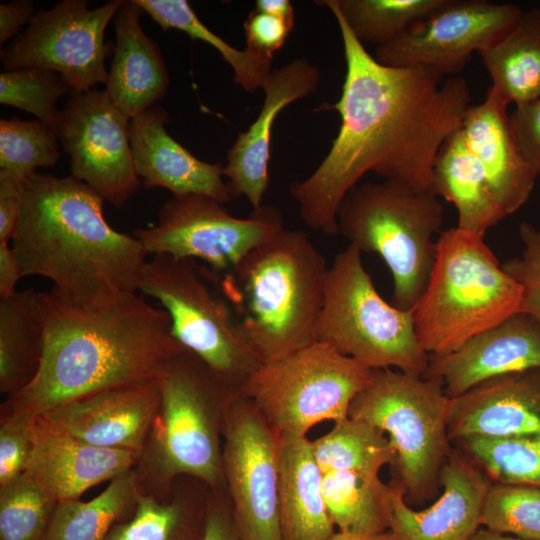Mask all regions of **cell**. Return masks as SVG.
Listing matches in <instances>:
<instances>
[{
  "instance_id": "6da1fadb",
  "label": "cell",
  "mask_w": 540,
  "mask_h": 540,
  "mask_svg": "<svg viewBox=\"0 0 540 540\" xmlns=\"http://www.w3.org/2000/svg\"><path fill=\"white\" fill-rule=\"evenodd\" d=\"M330 11L346 62L341 97L330 107L339 113L341 124L317 169L289 189L303 222L327 235L338 233L339 205L368 172L419 191L431 190L437 153L471 107V91L463 78L426 67L379 63L342 16Z\"/></svg>"
},
{
  "instance_id": "7a4b0ae2",
  "label": "cell",
  "mask_w": 540,
  "mask_h": 540,
  "mask_svg": "<svg viewBox=\"0 0 540 540\" xmlns=\"http://www.w3.org/2000/svg\"><path fill=\"white\" fill-rule=\"evenodd\" d=\"M45 337L40 369L8 396L0 414L44 413L107 388L156 379L164 364L186 350L171 320L137 293L91 303L41 293Z\"/></svg>"
},
{
  "instance_id": "3957f363",
  "label": "cell",
  "mask_w": 540,
  "mask_h": 540,
  "mask_svg": "<svg viewBox=\"0 0 540 540\" xmlns=\"http://www.w3.org/2000/svg\"><path fill=\"white\" fill-rule=\"evenodd\" d=\"M103 202L72 175H31L11 240L21 277L50 279L56 294L77 303L137 293L148 254L109 225Z\"/></svg>"
},
{
  "instance_id": "277c9868",
  "label": "cell",
  "mask_w": 540,
  "mask_h": 540,
  "mask_svg": "<svg viewBox=\"0 0 540 540\" xmlns=\"http://www.w3.org/2000/svg\"><path fill=\"white\" fill-rule=\"evenodd\" d=\"M327 271L306 233L284 227L226 272L221 294L261 364L316 342Z\"/></svg>"
},
{
  "instance_id": "5b68a950",
  "label": "cell",
  "mask_w": 540,
  "mask_h": 540,
  "mask_svg": "<svg viewBox=\"0 0 540 540\" xmlns=\"http://www.w3.org/2000/svg\"><path fill=\"white\" fill-rule=\"evenodd\" d=\"M158 380L160 402L133 468L137 491L165 499L182 476L225 489L222 418L236 389L188 350L171 357Z\"/></svg>"
},
{
  "instance_id": "8992f818",
  "label": "cell",
  "mask_w": 540,
  "mask_h": 540,
  "mask_svg": "<svg viewBox=\"0 0 540 540\" xmlns=\"http://www.w3.org/2000/svg\"><path fill=\"white\" fill-rule=\"evenodd\" d=\"M521 285L484 237L458 226L441 231L427 286L414 307L417 337L429 356L453 352L519 312Z\"/></svg>"
},
{
  "instance_id": "52a82bcc",
  "label": "cell",
  "mask_w": 540,
  "mask_h": 540,
  "mask_svg": "<svg viewBox=\"0 0 540 540\" xmlns=\"http://www.w3.org/2000/svg\"><path fill=\"white\" fill-rule=\"evenodd\" d=\"M444 208L431 190L400 182L357 184L337 210L338 233L361 253H376L393 279L392 304L412 310L429 281Z\"/></svg>"
},
{
  "instance_id": "ba28073f",
  "label": "cell",
  "mask_w": 540,
  "mask_h": 540,
  "mask_svg": "<svg viewBox=\"0 0 540 540\" xmlns=\"http://www.w3.org/2000/svg\"><path fill=\"white\" fill-rule=\"evenodd\" d=\"M448 407L439 379L395 369L375 370L350 405L349 417L368 422L389 439L394 485L409 505L428 500L441 487V470L453 449Z\"/></svg>"
},
{
  "instance_id": "9c48e42d",
  "label": "cell",
  "mask_w": 540,
  "mask_h": 540,
  "mask_svg": "<svg viewBox=\"0 0 540 540\" xmlns=\"http://www.w3.org/2000/svg\"><path fill=\"white\" fill-rule=\"evenodd\" d=\"M316 341L373 369L424 376L429 354L419 342L414 310L385 301L348 245L328 267Z\"/></svg>"
},
{
  "instance_id": "30bf717a",
  "label": "cell",
  "mask_w": 540,
  "mask_h": 540,
  "mask_svg": "<svg viewBox=\"0 0 540 540\" xmlns=\"http://www.w3.org/2000/svg\"><path fill=\"white\" fill-rule=\"evenodd\" d=\"M374 371L316 341L260 364L237 391L254 404L278 437L306 436L322 421L347 419L352 401Z\"/></svg>"
},
{
  "instance_id": "8fae6325",
  "label": "cell",
  "mask_w": 540,
  "mask_h": 540,
  "mask_svg": "<svg viewBox=\"0 0 540 540\" xmlns=\"http://www.w3.org/2000/svg\"><path fill=\"white\" fill-rule=\"evenodd\" d=\"M214 277L193 259L152 255L138 291L161 304L173 337L186 350L238 389L261 363L243 338L231 306L216 292Z\"/></svg>"
},
{
  "instance_id": "7c38bea8",
  "label": "cell",
  "mask_w": 540,
  "mask_h": 540,
  "mask_svg": "<svg viewBox=\"0 0 540 540\" xmlns=\"http://www.w3.org/2000/svg\"><path fill=\"white\" fill-rule=\"evenodd\" d=\"M283 228L281 213L272 206L237 218L216 199L187 194L173 196L159 210L157 224L132 235L148 255L201 259L219 273L232 270Z\"/></svg>"
},
{
  "instance_id": "4fadbf2b",
  "label": "cell",
  "mask_w": 540,
  "mask_h": 540,
  "mask_svg": "<svg viewBox=\"0 0 540 540\" xmlns=\"http://www.w3.org/2000/svg\"><path fill=\"white\" fill-rule=\"evenodd\" d=\"M222 455L233 519L243 540H282L278 437L237 390L222 418Z\"/></svg>"
},
{
  "instance_id": "5bb4252c",
  "label": "cell",
  "mask_w": 540,
  "mask_h": 540,
  "mask_svg": "<svg viewBox=\"0 0 540 540\" xmlns=\"http://www.w3.org/2000/svg\"><path fill=\"white\" fill-rule=\"evenodd\" d=\"M121 3L113 0L89 9L86 0H62L36 12L27 28L1 50L4 70H50L73 91L105 84V59L112 45L105 44L104 33Z\"/></svg>"
},
{
  "instance_id": "9a60e30c",
  "label": "cell",
  "mask_w": 540,
  "mask_h": 540,
  "mask_svg": "<svg viewBox=\"0 0 540 540\" xmlns=\"http://www.w3.org/2000/svg\"><path fill=\"white\" fill-rule=\"evenodd\" d=\"M130 120L95 88L73 91L59 110L55 131L70 157L71 175L116 208L140 186L132 157Z\"/></svg>"
},
{
  "instance_id": "2e32d148",
  "label": "cell",
  "mask_w": 540,
  "mask_h": 540,
  "mask_svg": "<svg viewBox=\"0 0 540 540\" xmlns=\"http://www.w3.org/2000/svg\"><path fill=\"white\" fill-rule=\"evenodd\" d=\"M523 10L510 3L447 0L391 41L376 48L375 59L390 67H426L455 76L471 56L505 37Z\"/></svg>"
},
{
  "instance_id": "e0dca14e",
  "label": "cell",
  "mask_w": 540,
  "mask_h": 540,
  "mask_svg": "<svg viewBox=\"0 0 540 540\" xmlns=\"http://www.w3.org/2000/svg\"><path fill=\"white\" fill-rule=\"evenodd\" d=\"M485 473L453 445L440 474V496L427 508L413 509L403 491L390 485L391 540H472L491 485Z\"/></svg>"
},
{
  "instance_id": "ac0fdd59",
  "label": "cell",
  "mask_w": 540,
  "mask_h": 540,
  "mask_svg": "<svg viewBox=\"0 0 540 540\" xmlns=\"http://www.w3.org/2000/svg\"><path fill=\"white\" fill-rule=\"evenodd\" d=\"M531 369H540V322L516 312L453 352L429 356L423 377L439 379L450 399L492 378Z\"/></svg>"
},
{
  "instance_id": "d6986e66",
  "label": "cell",
  "mask_w": 540,
  "mask_h": 540,
  "mask_svg": "<svg viewBox=\"0 0 540 540\" xmlns=\"http://www.w3.org/2000/svg\"><path fill=\"white\" fill-rule=\"evenodd\" d=\"M159 402L156 378L100 390L41 414L89 444L139 454Z\"/></svg>"
},
{
  "instance_id": "ffe728a7",
  "label": "cell",
  "mask_w": 540,
  "mask_h": 540,
  "mask_svg": "<svg viewBox=\"0 0 540 540\" xmlns=\"http://www.w3.org/2000/svg\"><path fill=\"white\" fill-rule=\"evenodd\" d=\"M319 81V68L306 58H297L271 71L263 86L265 97L259 115L238 135L227 153L223 175L232 198L246 197L253 210L262 206L270 183L274 121L286 106L315 92Z\"/></svg>"
},
{
  "instance_id": "44dd1931",
  "label": "cell",
  "mask_w": 540,
  "mask_h": 540,
  "mask_svg": "<svg viewBox=\"0 0 540 540\" xmlns=\"http://www.w3.org/2000/svg\"><path fill=\"white\" fill-rule=\"evenodd\" d=\"M25 473L57 502L77 500L89 488L134 468L138 453L97 447L36 414Z\"/></svg>"
},
{
  "instance_id": "7402d4cb",
  "label": "cell",
  "mask_w": 540,
  "mask_h": 540,
  "mask_svg": "<svg viewBox=\"0 0 540 540\" xmlns=\"http://www.w3.org/2000/svg\"><path fill=\"white\" fill-rule=\"evenodd\" d=\"M448 434L456 440L540 436V369L492 378L449 399Z\"/></svg>"
},
{
  "instance_id": "603a6c76",
  "label": "cell",
  "mask_w": 540,
  "mask_h": 540,
  "mask_svg": "<svg viewBox=\"0 0 540 540\" xmlns=\"http://www.w3.org/2000/svg\"><path fill=\"white\" fill-rule=\"evenodd\" d=\"M168 121V113L159 106L130 120L132 157L144 187L165 188L173 196L198 194L229 202L232 195L223 180L224 165L196 158L168 134Z\"/></svg>"
},
{
  "instance_id": "cb8c5ba5",
  "label": "cell",
  "mask_w": 540,
  "mask_h": 540,
  "mask_svg": "<svg viewBox=\"0 0 540 540\" xmlns=\"http://www.w3.org/2000/svg\"><path fill=\"white\" fill-rule=\"evenodd\" d=\"M508 106L490 87L484 101L468 109L459 128L506 216L526 203L538 176L516 144Z\"/></svg>"
},
{
  "instance_id": "d4e9b609",
  "label": "cell",
  "mask_w": 540,
  "mask_h": 540,
  "mask_svg": "<svg viewBox=\"0 0 540 540\" xmlns=\"http://www.w3.org/2000/svg\"><path fill=\"white\" fill-rule=\"evenodd\" d=\"M143 12L135 0H122L114 17L116 41L105 83V92L129 119L152 108L169 85L159 47L141 27Z\"/></svg>"
},
{
  "instance_id": "484cf974",
  "label": "cell",
  "mask_w": 540,
  "mask_h": 540,
  "mask_svg": "<svg viewBox=\"0 0 540 540\" xmlns=\"http://www.w3.org/2000/svg\"><path fill=\"white\" fill-rule=\"evenodd\" d=\"M278 444L282 540H329L336 531L324 500L323 475L312 441L306 436H280Z\"/></svg>"
},
{
  "instance_id": "4316f807",
  "label": "cell",
  "mask_w": 540,
  "mask_h": 540,
  "mask_svg": "<svg viewBox=\"0 0 540 540\" xmlns=\"http://www.w3.org/2000/svg\"><path fill=\"white\" fill-rule=\"evenodd\" d=\"M459 128L445 140L437 153L431 191L454 205L458 227L484 237L490 228L507 216Z\"/></svg>"
},
{
  "instance_id": "83f0119b",
  "label": "cell",
  "mask_w": 540,
  "mask_h": 540,
  "mask_svg": "<svg viewBox=\"0 0 540 540\" xmlns=\"http://www.w3.org/2000/svg\"><path fill=\"white\" fill-rule=\"evenodd\" d=\"M45 337L41 293L33 289L0 298V391L11 396L36 377Z\"/></svg>"
},
{
  "instance_id": "f1b7e54d",
  "label": "cell",
  "mask_w": 540,
  "mask_h": 540,
  "mask_svg": "<svg viewBox=\"0 0 540 540\" xmlns=\"http://www.w3.org/2000/svg\"><path fill=\"white\" fill-rule=\"evenodd\" d=\"M491 88L508 105L540 97V8L522 12L512 30L479 53Z\"/></svg>"
},
{
  "instance_id": "f546056e",
  "label": "cell",
  "mask_w": 540,
  "mask_h": 540,
  "mask_svg": "<svg viewBox=\"0 0 540 540\" xmlns=\"http://www.w3.org/2000/svg\"><path fill=\"white\" fill-rule=\"evenodd\" d=\"M207 501L184 494L175 482L165 499L137 492L132 516L113 525L105 540H201Z\"/></svg>"
},
{
  "instance_id": "4dcf8cb0",
  "label": "cell",
  "mask_w": 540,
  "mask_h": 540,
  "mask_svg": "<svg viewBox=\"0 0 540 540\" xmlns=\"http://www.w3.org/2000/svg\"><path fill=\"white\" fill-rule=\"evenodd\" d=\"M137 492L132 468L89 501L58 502L48 540H105L113 525L132 516Z\"/></svg>"
},
{
  "instance_id": "1f68e13d",
  "label": "cell",
  "mask_w": 540,
  "mask_h": 540,
  "mask_svg": "<svg viewBox=\"0 0 540 540\" xmlns=\"http://www.w3.org/2000/svg\"><path fill=\"white\" fill-rule=\"evenodd\" d=\"M322 491L338 531L376 534L389 528L390 485L379 476L338 471L322 474Z\"/></svg>"
},
{
  "instance_id": "d6a6232c",
  "label": "cell",
  "mask_w": 540,
  "mask_h": 540,
  "mask_svg": "<svg viewBox=\"0 0 540 540\" xmlns=\"http://www.w3.org/2000/svg\"><path fill=\"white\" fill-rule=\"evenodd\" d=\"M322 474L348 471L379 476L393 466L395 453L387 436L366 421L348 417L335 423L325 435L312 441Z\"/></svg>"
},
{
  "instance_id": "836d02e7",
  "label": "cell",
  "mask_w": 540,
  "mask_h": 540,
  "mask_svg": "<svg viewBox=\"0 0 540 540\" xmlns=\"http://www.w3.org/2000/svg\"><path fill=\"white\" fill-rule=\"evenodd\" d=\"M163 30L177 29L214 47L234 71V82L247 92L263 88L272 59L249 49L239 50L212 32L185 0H135Z\"/></svg>"
},
{
  "instance_id": "e575fe53",
  "label": "cell",
  "mask_w": 540,
  "mask_h": 540,
  "mask_svg": "<svg viewBox=\"0 0 540 540\" xmlns=\"http://www.w3.org/2000/svg\"><path fill=\"white\" fill-rule=\"evenodd\" d=\"M447 0H323L316 4L337 11L362 44L383 45Z\"/></svg>"
},
{
  "instance_id": "d590c367",
  "label": "cell",
  "mask_w": 540,
  "mask_h": 540,
  "mask_svg": "<svg viewBox=\"0 0 540 540\" xmlns=\"http://www.w3.org/2000/svg\"><path fill=\"white\" fill-rule=\"evenodd\" d=\"M492 483L540 488V436L466 437L453 442Z\"/></svg>"
},
{
  "instance_id": "8d00e7d4",
  "label": "cell",
  "mask_w": 540,
  "mask_h": 540,
  "mask_svg": "<svg viewBox=\"0 0 540 540\" xmlns=\"http://www.w3.org/2000/svg\"><path fill=\"white\" fill-rule=\"evenodd\" d=\"M60 158L55 129L40 120H0V174L26 181Z\"/></svg>"
},
{
  "instance_id": "74e56055",
  "label": "cell",
  "mask_w": 540,
  "mask_h": 540,
  "mask_svg": "<svg viewBox=\"0 0 540 540\" xmlns=\"http://www.w3.org/2000/svg\"><path fill=\"white\" fill-rule=\"evenodd\" d=\"M57 503L25 472L0 486V540H48Z\"/></svg>"
},
{
  "instance_id": "f35d334b",
  "label": "cell",
  "mask_w": 540,
  "mask_h": 540,
  "mask_svg": "<svg viewBox=\"0 0 540 540\" xmlns=\"http://www.w3.org/2000/svg\"><path fill=\"white\" fill-rule=\"evenodd\" d=\"M481 526L524 540H540V488L491 483L482 505Z\"/></svg>"
},
{
  "instance_id": "ab89813d",
  "label": "cell",
  "mask_w": 540,
  "mask_h": 540,
  "mask_svg": "<svg viewBox=\"0 0 540 540\" xmlns=\"http://www.w3.org/2000/svg\"><path fill=\"white\" fill-rule=\"evenodd\" d=\"M73 90L56 72L41 68L4 70L0 74V103L29 112L55 129L57 100Z\"/></svg>"
},
{
  "instance_id": "60d3db41",
  "label": "cell",
  "mask_w": 540,
  "mask_h": 540,
  "mask_svg": "<svg viewBox=\"0 0 540 540\" xmlns=\"http://www.w3.org/2000/svg\"><path fill=\"white\" fill-rule=\"evenodd\" d=\"M519 237L523 244L521 256L508 259L502 268L521 285L519 312L527 313L540 322V229L522 222Z\"/></svg>"
},
{
  "instance_id": "b9f144b4",
  "label": "cell",
  "mask_w": 540,
  "mask_h": 540,
  "mask_svg": "<svg viewBox=\"0 0 540 540\" xmlns=\"http://www.w3.org/2000/svg\"><path fill=\"white\" fill-rule=\"evenodd\" d=\"M35 416L28 412L0 414V486L25 472L33 447Z\"/></svg>"
},
{
  "instance_id": "7bdbcfd3",
  "label": "cell",
  "mask_w": 540,
  "mask_h": 540,
  "mask_svg": "<svg viewBox=\"0 0 540 540\" xmlns=\"http://www.w3.org/2000/svg\"><path fill=\"white\" fill-rule=\"evenodd\" d=\"M293 29L294 26L285 20L254 9L244 22L246 48L273 59Z\"/></svg>"
},
{
  "instance_id": "ee69618b",
  "label": "cell",
  "mask_w": 540,
  "mask_h": 540,
  "mask_svg": "<svg viewBox=\"0 0 540 540\" xmlns=\"http://www.w3.org/2000/svg\"><path fill=\"white\" fill-rule=\"evenodd\" d=\"M509 118L522 156L537 175H540V97L516 105Z\"/></svg>"
},
{
  "instance_id": "f6af8a7d",
  "label": "cell",
  "mask_w": 540,
  "mask_h": 540,
  "mask_svg": "<svg viewBox=\"0 0 540 540\" xmlns=\"http://www.w3.org/2000/svg\"><path fill=\"white\" fill-rule=\"evenodd\" d=\"M213 490L208 496L204 530L201 540H243L233 519L232 508Z\"/></svg>"
},
{
  "instance_id": "bcb514c9",
  "label": "cell",
  "mask_w": 540,
  "mask_h": 540,
  "mask_svg": "<svg viewBox=\"0 0 540 540\" xmlns=\"http://www.w3.org/2000/svg\"><path fill=\"white\" fill-rule=\"evenodd\" d=\"M26 181L0 174V242L10 243L14 236Z\"/></svg>"
},
{
  "instance_id": "7dc6e473",
  "label": "cell",
  "mask_w": 540,
  "mask_h": 540,
  "mask_svg": "<svg viewBox=\"0 0 540 540\" xmlns=\"http://www.w3.org/2000/svg\"><path fill=\"white\" fill-rule=\"evenodd\" d=\"M36 14L30 0H16L0 5V45L13 40L24 25H29Z\"/></svg>"
},
{
  "instance_id": "c3c4849f",
  "label": "cell",
  "mask_w": 540,
  "mask_h": 540,
  "mask_svg": "<svg viewBox=\"0 0 540 540\" xmlns=\"http://www.w3.org/2000/svg\"><path fill=\"white\" fill-rule=\"evenodd\" d=\"M21 273L16 255L9 242H0V298L14 295Z\"/></svg>"
},
{
  "instance_id": "681fc988",
  "label": "cell",
  "mask_w": 540,
  "mask_h": 540,
  "mask_svg": "<svg viewBox=\"0 0 540 540\" xmlns=\"http://www.w3.org/2000/svg\"><path fill=\"white\" fill-rule=\"evenodd\" d=\"M255 10L277 16L294 26V8L288 0H257Z\"/></svg>"
},
{
  "instance_id": "f907efd6",
  "label": "cell",
  "mask_w": 540,
  "mask_h": 540,
  "mask_svg": "<svg viewBox=\"0 0 540 540\" xmlns=\"http://www.w3.org/2000/svg\"><path fill=\"white\" fill-rule=\"evenodd\" d=\"M329 540H391L389 531L376 534L336 531Z\"/></svg>"
},
{
  "instance_id": "816d5d0a",
  "label": "cell",
  "mask_w": 540,
  "mask_h": 540,
  "mask_svg": "<svg viewBox=\"0 0 540 540\" xmlns=\"http://www.w3.org/2000/svg\"><path fill=\"white\" fill-rule=\"evenodd\" d=\"M472 540H524L515 536L501 534L491 531L487 528L480 527Z\"/></svg>"
}]
</instances>
